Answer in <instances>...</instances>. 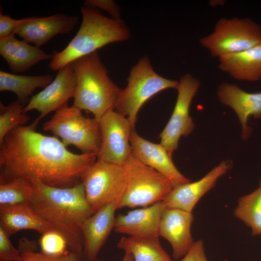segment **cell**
<instances>
[{
	"instance_id": "cell-8",
	"label": "cell",
	"mask_w": 261,
	"mask_h": 261,
	"mask_svg": "<svg viewBox=\"0 0 261 261\" xmlns=\"http://www.w3.org/2000/svg\"><path fill=\"white\" fill-rule=\"evenodd\" d=\"M200 42L213 57L240 52L261 43V26L248 18H222Z\"/></svg>"
},
{
	"instance_id": "cell-15",
	"label": "cell",
	"mask_w": 261,
	"mask_h": 261,
	"mask_svg": "<svg viewBox=\"0 0 261 261\" xmlns=\"http://www.w3.org/2000/svg\"><path fill=\"white\" fill-rule=\"evenodd\" d=\"M232 161H222L200 180L173 188L163 202L166 208L192 212L200 199L212 188L219 177L232 167Z\"/></svg>"
},
{
	"instance_id": "cell-24",
	"label": "cell",
	"mask_w": 261,
	"mask_h": 261,
	"mask_svg": "<svg viewBox=\"0 0 261 261\" xmlns=\"http://www.w3.org/2000/svg\"><path fill=\"white\" fill-rule=\"evenodd\" d=\"M159 237H122L117 247L131 254L134 261H173L162 247Z\"/></svg>"
},
{
	"instance_id": "cell-29",
	"label": "cell",
	"mask_w": 261,
	"mask_h": 261,
	"mask_svg": "<svg viewBox=\"0 0 261 261\" xmlns=\"http://www.w3.org/2000/svg\"><path fill=\"white\" fill-rule=\"evenodd\" d=\"M39 243L41 251L52 255H58L65 253L67 247L64 238L55 232H51L42 235Z\"/></svg>"
},
{
	"instance_id": "cell-21",
	"label": "cell",
	"mask_w": 261,
	"mask_h": 261,
	"mask_svg": "<svg viewBox=\"0 0 261 261\" xmlns=\"http://www.w3.org/2000/svg\"><path fill=\"white\" fill-rule=\"evenodd\" d=\"M218 58L219 68L235 79L255 82L261 79V43Z\"/></svg>"
},
{
	"instance_id": "cell-16",
	"label": "cell",
	"mask_w": 261,
	"mask_h": 261,
	"mask_svg": "<svg viewBox=\"0 0 261 261\" xmlns=\"http://www.w3.org/2000/svg\"><path fill=\"white\" fill-rule=\"evenodd\" d=\"M192 213L176 208H165L159 225V236L171 244L175 259L184 256L194 242L190 232Z\"/></svg>"
},
{
	"instance_id": "cell-18",
	"label": "cell",
	"mask_w": 261,
	"mask_h": 261,
	"mask_svg": "<svg viewBox=\"0 0 261 261\" xmlns=\"http://www.w3.org/2000/svg\"><path fill=\"white\" fill-rule=\"evenodd\" d=\"M166 208L163 201L116 217L114 229L130 236H159V225Z\"/></svg>"
},
{
	"instance_id": "cell-4",
	"label": "cell",
	"mask_w": 261,
	"mask_h": 261,
	"mask_svg": "<svg viewBox=\"0 0 261 261\" xmlns=\"http://www.w3.org/2000/svg\"><path fill=\"white\" fill-rule=\"evenodd\" d=\"M71 64L76 79L72 105L92 113L99 120L109 110H114L121 89L109 77L97 51Z\"/></svg>"
},
{
	"instance_id": "cell-25",
	"label": "cell",
	"mask_w": 261,
	"mask_h": 261,
	"mask_svg": "<svg viewBox=\"0 0 261 261\" xmlns=\"http://www.w3.org/2000/svg\"><path fill=\"white\" fill-rule=\"evenodd\" d=\"M234 214L251 228L252 235L261 234V188L241 197Z\"/></svg>"
},
{
	"instance_id": "cell-13",
	"label": "cell",
	"mask_w": 261,
	"mask_h": 261,
	"mask_svg": "<svg viewBox=\"0 0 261 261\" xmlns=\"http://www.w3.org/2000/svg\"><path fill=\"white\" fill-rule=\"evenodd\" d=\"M130 142L132 154L142 163L168 178L173 188L190 182L178 170L172 156L161 144L145 139L137 133L135 128L131 130Z\"/></svg>"
},
{
	"instance_id": "cell-10",
	"label": "cell",
	"mask_w": 261,
	"mask_h": 261,
	"mask_svg": "<svg viewBox=\"0 0 261 261\" xmlns=\"http://www.w3.org/2000/svg\"><path fill=\"white\" fill-rule=\"evenodd\" d=\"M200 86L198 79L189 73L182 76L176 87L177 97L172 116L159 138L161 144L172 156L182 136L194 130L195 124L189 114L191 102Z\"/></svg>"
},
{
	"instance_id": "cell-3",
	"label": "cell",
	"mask_w": 261,
	"mask_h": 261,
	"mask_svg": "<svg viewBox=\"0 0 261 261\" xmlns=\"http://www.w3.org/2000/svg\"><path fill=\"white\" fill-rule=\"evenodd\" d=\"M81 11L82 20L77 33L63 50L53 54L48 67L54 71L105 45L127 41L130 36V30L122 19L108 17L91 7L83 6Z\"/></svg>"
},
{
	"instance_id": "cell-23",
	"label": "cell",
	"mask_w": 261,
	"mask_h": 261,
	"mask_svg": "<svg viewBox=\"0 0 261 261\" xmlns=\"http://www.w3.org/2000/svg\"><path fill=\"white\" fill-rule=\"evenodd\" d=\"M54 79L50 74L38 76L20 75L0 71V91H11L17 100L26 106L29 102L33 92L40 87L45 88Z\"/></svg>"
},
{
	"instance_id": "cell-35",
	"label": "cell",
	"mask_w": 261,
	"mask_h": 261,
	"mask_svg": "<svg viewBox=\"0 0 261 261\" xmlns=\"http://www.w3.org/2000/svg\"><path fill=\"white\" fill-rule=\"evenodd\" d=\"M259 187L261 188V178L260 180V187Z\"/></svg>"
},
{
	"instance_id": "cell-11",
	"label": "cell",
	"mask_w": 261,
	"mask_h": 261,
	"mask_svg": "<svg viewBox=\"0 0 261 261\" xmlns=\"http://www.w3.org/2000/svg\"><path fill=\"white\" fill-rule=\"evenodd\" d=\"M102 143L97 160L123 166L131 154L129 120L111 109L100 119Z\"/></svg>"
},
{
	"instance_id": "cell-7",
	"label": "cell",
	"mask_w": 261,
	"mask_h": 261,
	"mask_svg": "<svg viewBox=\"0 0 261 261\" xmlns=\"http://www.w3.org/2000/svg\"><path fill=\"white\" fill-rule=\"evenodd\" d=\"M123 166L127 186L117 209L147 207L163 201L173 188L168 178L142 163L132 153Z\"/></svg>"
},
{
	"instance_id": "cell-27",
	"label": "cell",
	"mask_w": 261,
	"mask_h": 261,
	"mask_svg": "<svg viewBox=\"0 0 261 261\" xmlns=\"http://www.w3.org/2000/svg\"><path fill=\"white\" fill-rule=\"evenodd\" d=\"M25 105L16 100L8 105L0 102V144L13 129L24 126L30 117L24 112Z\"/></svg>"
},
{
	"instance_id": "cell-14",
	"label": "cell",
	"mask_w": 261,
	"mask_h": 261,
	"mask_svg": "<svg viewBox=\"0 0 261 261\" xmlns=\"http://www.w3.org/2000/svg\"><path fill=\"white\" fill-rule=\"evenodd\" d=\"M78 21L77 16L64 14H56L44 17L33 16L31 20L17 29L14 33L25 42L40 47L58 34L70 33Z\"/></svg>"
},
{
	"instance_id": "cell-12",
	"label": "cell",
	"mask_w": 261,
	"mask_h": 261,
	"mask_svg": "<svg viewBox=\"0 0 261 261\" xmlns=\"http://www.w3.org/2000/svg\"><path fill=\"white\" fill-rule=\"evenodd\" d=\"M75 89L76 79L70 63L60 69L53 81L42 91L32 96L24 112L37 110L40 115L35 120L39 122L48 114L67 105L70 99L74 98Z\"/></svg>"
},
{
	"instance_id": "cell-6",
	"label": "cell",
	"mask_w": 261,
	"mask_h": 261,
	"mask_svg": "<svg viewBox=\"0 0 261 261\" xmlns=\"http://www.w3.org/2000/svg\"><path fill=\"white\" fill-rule=\"evenodd\" d=\"M81 111L67 104L55 112L43 124V130L60 137L66 147L73 145L82 154L97 156L102 143L99 120L85 117Z\"/></svg>"
},
{
	"instance_id": "cell-28",
	"label": "cell",
	"mask_w": 261,
	"mask_h": 261,
	"mask_svg": "<svg viewBox=\"0 0 261 261\" xmlns=\"http://www.w3.org/2000/svg\"><path fill=\"white\" fill-rule=\"evenodd\" d=\"M18 249L20 252L19 261H84L83 257L71 251L58 255L38 252L36 241L25 237L20 239Z\"/></svg>"
},
{
	"instance_id": "cell-26",
	"label": "cell",
	"mask_w": 261,
	"mask_h": 261,
	"mask_svg": "<svg viewBox=\"0 0 261 261\" xmlns=\"http://www.w3.org/2000/svg\"><path fill=\"white\" fill-rule=\"evenodd\" d=\"M33 194L31 183L23 178L0 184V207L30 204Z\"/></svg>"
},
{
	"instance_id": "cell-30",
	"label": "cell",
	"mask_w": 261,
	"mask_h": 261,
	"mask_svg": "<svg viewBox=\"0 0 261 261\" xmlns=\"http://www.w3.org/2000/svg\"><path fill=\"white\" fill-rule=\"evenodd\" d=\"M11 235L0 225V261H19L20 252L10 239Z\"/></svg>"
},
{
	"instance_id": "cell-20",
	"label": "cell",
	"mask_w": 261,
	"mask_h": 261,
	"mask_svg": "<svg viewBox=\"0 0 261 261\" xmlns=\"http://www.w3.org/2000/svg\"><path fill=\"white\" fill-rule=\"evenodd\" d=\"M14 34L0 38V54L14 73L26 72L41 61L53 59V54L17 39Z\"/></svg>"
},
{
	"instance_id": "cell-5",
	"label": "cell",
	"mask_w": 261,
	"mask_h": 261,
	"mask_svg": "<svg viewBox=\"0 0 261 261\" xmlns=\"http://www.w3.org/2000/svg\"><path fill=\"white\" fill-rule=\"evenodd\" d=\"M126 87L121 90L115 111L127 116L135 128L138 113L150 98L162 90L176 88L178 81L164 78L154 70L147 56L140 58L131 69Z\"/></svg>"
},
{
	"instance_id": "cell-2",
	"label": "cell",
	"mask_w": 261,
	"mask_h": 261,
	"mask_svg": "<svg viewBox=\"0 0 261 261\" xmlns=\"http://www.w3.org/2000/svg\"><path fill=\"white\" fill-rule=\"evenodd\" d=\"M28 180L33 188L30 205L64 238L70 251L83 257L82 227L95 212L87 200L83 184L59 188L47 186L35 178Z\"/></svg>"
},
{
	"instance_id": "cell-19",
	"label": "cell",
	"mask_w": 261,
	"mask_h": 261,
	"mask_svg": "<svg viewBox=\"0 0 261 261\" xmlns=\"http://www.w3.org/2000/svg\"><path fill=\"white\" fill-rule=\"evenodd\" d=\"M217 96L222 103L236 113L242 125L241 137L247 139L251 133L248 117L261 116V92L248 93L235 84L224 82L218 87Z\"/></svg>"
},
{
	"instance_id": "cell-33",
	"label": "cell",
	"mask_w": 261,
	"mask_h": 261,
	"mask_svg": "<svg viewBox=\"0 0 261 261\" xmlns=\"http://www.w3.org/2000/svg\"><path fill=\"white\" fill-rule=\"evenodd\" d=\"M180 261H208L205 255L203 241L199 240L194 242L188 251Z\"/></svg>"
},
{
	"instance_id": "cell-17",
	"label": "cell",
	"mask_w": 261,
	"mask_h": 261,
	"mask_svg": "<svg viewBox=\"0 0 261 261\" xmlns=\"http://www.w3.org/2000/svg\"><path fill=\"white\" fill-rule=\"evenodd\" d=\"M120 200L105 205L87 218L82 227L84 254L87 261H95L101 248L114 229Z\"/></svg>"
},
{
	"instance_id": "cell-1",
	"label": "cell",
	"mask_w": 261,
	"mask_h": 261,
	"mask_svg": "<svg viewBox=\"0 0 261 261\" xmlns=\"http://www.w3.org/2000/svg\"><path fill=\"white\" fill-rule=\"evenodd\" d=\"M38 123L14 128L0 144V184L17 178H35L59 188L80 183L82 174L96 162L97 155L71 152L56 137L36 131Z\"/></svg>"
},
{
	"instance_id": "cell-9",
	"label": "cell",
	"mask_w": 261,
	"mask_h": 261,
	"mask_svg": "<svg viewBox=\"0 0 261 261\" xmlns=\"http://www.w3.org/2000/svg\"><path fill=\"white\" fill-rule=\"evenodd\" d=\"M87 200L96 212L116 200H120L127 186L123 166L97 160L82 174Z\"/></svg>"
},
{
	"instance_id": "cell-22",
	"label": "cell",
	"mask_w": 261,
	"mask_h": 261,
	"mask_svg": "<svg viewBox=\"0 0 261 261\" xmlns=\"http://www.w3.org/2000/svg\"><path fill=\"white\" fill-rule=\"evenodd\" d=\"M0 223L10 235L23 230H34L41 235L55 232L30 204L0 207Z\"/></svg>"
},
{
	"instance_id": "cell-31",
	"label": "cell",
	"mask_w": 261,
	"mask_h": 261,
	"mask_svg": "<svg viewBox=\"0 0 261 261\" xmlns=\"http://www.w3.org/2000/svg\"><path fill=\"white\" fill-rule=\"evenodd\" d=\"M33 16L20 19L12 18L7 15L0 14V38H4L14 33L15 30L23 24L31 20ZM15 34V33H14Z\"/></svg>"
},
{
	"instance_id": "cell-34",
	"label": "cell",
	"mask_w": 261,
	"mask_h": 261,
	"mask_svg": "<svg viewBox=\"0 0 261 261\" xmlns=\"http://www.w3.org/2000/svg\"><path fill=\"white\" fill-rule=\"evenodd\" d=\"M95 261H101L97 259ZM122 261H134V260L133 256L131 254L125 252V255Z\"/></svg>"
},
{
	"instance_id": "cell-32",
	"label": "cell",
	"mask_w": 261,
	"mask_h": 261,
	"mask_svg": "<svg viewBox=\"0 0 261 261\" xmlns=\"http://www.w3.org/2000/svg\"><path fill=\"white\" fill-rule=\"evenodd\" d=\"M84 6L101 9L107 12L114 19H121L120 8L112 0H86Z\"/></svg>"
}]
</instances>
